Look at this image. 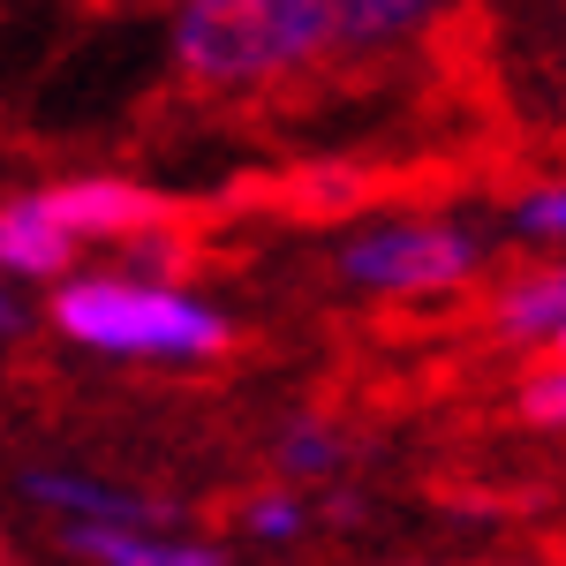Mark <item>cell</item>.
I'll return each mask as SVG.
<instances>
[{"label":"cell","instance_id":"obj_1","mask_svg":"<svg viewBox=\"0 0 566 566\" xmlns=\"http://www.w3.org/2000/svg\"><path fill=\"white\" fill-rule=\"evenodd\" d=\"M333 39V0H189L175 53L205 84H258Z\"/></svg>","mask_w":566,"mask_h":566},{"label":"cell","instance_id":"obj_4","mask_svg":"<svg viewBox=\"0 0 566 566\" xmlns=\"http://www.w3.org/2000/svg\"><path fill=\"white\" fill-rule=\"evenodd\" d=\"M45 212L61 219L76 242L84 234H136V227H159L167 219V205L159 197H144L136 181H61V189H45Z\"/></svg>","mask_w":566,"mask_h":566},{"label":"cell","instance_id":"obj_3","mask_svg":"<svg viewBox=\"0 0 566 566\" xmlns=\"http://www.w3.org/2000/svg\"><path fill=\"white\" fill-rule=\"evenodd\" d=\"M469 234L453 227H378L348 250L355 287H386V295H423V287H453L469 272Z\"/></svg>","mask_w":566,"mask_h":566},{"label":"cell","instance_id":"obj_9","mask_svg":"<svg viewBox=\"0 0 566 566\" xmlns=\"http://www.w3.org/2000/svg\"><path fill=\"white\" fill-rule=\"evenodd\" d=\"M423 15H431V0H333V39L386 45L408 23H423Z\"/></svg>","mask_w":566,"mask_h":566},{"label":"cell","instance_id":"obj_7","mask_svg":"<svg viewBox=\"0 0 566 566\" xmlns=\"http://www.w3.org/2000/svg\"><path fill=\"white\" fill-rule=\"evenodd\" d=\"M559 325H566V264L506 287V303H499V333L506 340H552Z\"/></svg>","mask_w":566,"mask_h":566},{"label":"cell","instance_id":"obj_12","mask_svg":"<svg viewBox=\"0 0 566 566\" xmlns=\"http://www.w3.org/2000/svg\"><path fill=\"white\" fill-rule=\"evenodd\" d=\"M522 234H566V189H536V197H528Z\"/></svg>","mask_w":566,"mask_h":566},{"label":"cell","instance_id":"obj_10","mask_svg":"<svg viewBox=\"0 0 566 566\" xmlns=\"http://www.w3.org/2000/svg\"><path fill=\"white\" fill-rule=\"evenodd\" d=\"M333 461H340L333 431H287V446H280V469H295V476H325Z\"/></svg>","mask_w":566,"mask_h":566},{"label":"cell","instance_id":"obj_13","mask_svg":"<svg viewBox=\"0 0 566 566\" xmlns=\"http://www.w3.org/2000/svg\"><path fill=\"white\" fill-rule=\"evenodd\" d=\"M250 528H258V536H295L303 514H295L287 499H258V506H250Z\"/></svg>","mask_w":566,"mask_h":566},{"label":"cell","instance_id":"obj_14","mask_svg":"<svg viewBox=\"0 0 566 566\" xmlns=\"http://www.w3.org/2000/svg\"><path fill=\"white\" fill-rule=\"evenodd\" d=\"M8 317H15V310H8V295H0V333H8Z\"/></svg>","mask_w":566,"mask_h":566},{"label":"cell","instance_id":"obj_5","mask_svg":"<svg viewBox=\"0 0 566 566\" xmlns=\"http://www.w3.org/2000/svg\"><path fill=\"white\" fill-rule=\"evenodd\" d=\"M76 258V234L45 212V197H15L0 205V272H69Z\"/></svg>","mask_w":566,"mask_h":566},{"label":"cell","instance_id":"obj_11","mask_svg":"<svg viewBox=\"0 0 566 566\" xmlns=\"http://www.w3.org/2000/svg\"><path fill=\"white\" fill-rule=\"evenodd\" d=\"M522 416H528V423H552V431H566V370H552V378H528V386H522Z\"/></svg>","mask_w":566,"mask_h":566},{"label":"cell","instance_id":"obj_8","mask_svg":"<svg viewBox=\"0 0 566 566\" xmlns=\"http://www.w3.org/2000/svg\"><path fill=\"white\" fill-rule=\"evenodd\" d=\"M39 506H61V514H91V522H151L136 499H122V491H106V483L91 476H53V469H39V476L23 483Z\"/></svg>","mask_w":566,"mask_h":566},{"label":"cell","instance_id":"obj_15","mask_svg":"<svg viewBox=\"0 0 566 566\" xmlns=\"http://www.w3.org/2000/svg\"><path fill=\"white\" fill-rule=\"evenodd\" d=\"M552 340H559V348H566V325H559V333H552Z\"/></svg>","mask_w":566,"mask_h":566},{"label":"cell","instance_id":"obj_2","mask_svg":"<svg viewBox=\"0 0 566 566\" xmlns=\"http://www.w3.org/2000/svg\"><path fill=\"white\" fill-rule=\"evenodd\" d=\"M53 325L106 355H212L227 340V325L205 303L175 287H144V280H76L61 287Z\"/></svg>","mask_w":566,"mask_h":566},{"label":"cell","instance_id":"obj_6","mask_svg":"<svg viewBox=\"0 0 566 566\" xmlns=\"http://www.w3.org/2000/svg\"><path fill=\"white\" fill-rule=\"evenodd\" d=\"M69 544L98 566H219V552L197 544H159V536H136V522H76Z\"/></svg>","mask_w":566,"mask_h":566}]
</instances>
